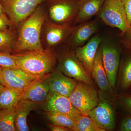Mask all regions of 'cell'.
<instances>
[{"instance_id": "6da1fadb", "label": "cell", "mask_w": 131, "mask_h": 131, "mask_svg": "<svg viewBox=\"0 0 131 131\" xmlns=\"http://www.w3.org/2000/svg\"><path fill=\"white\" fill-rule=\"evenodd\" d=\"M13 55L18 68L39 78L48 74L56 61L54 52L44 49L20 52Z\"/></svg>"}, {"instance_id": "7a4b0ae2", "label": "cell", "mask_w": 131, "mask_h": 131, "mask_svg": "<svg viewBox=\"0 0 131 131\" xmlns=\"http://www.w3.org/2000/svg\"><path fill=\"white\" fill-rule=\"evenodd\" d=\"M45 19L43 9L40 5L21 26L15 46V53L43 49L40 36Z\"/></svg>"}, {"instance_id": "3957f363", "label": "cell", "mask_w": 131, "mask_h": 131, "mask_svg": "<svg viewBox=\"0 0 131 131\" xmlns=\"http://www.w3.org/2000/svg\"><path fill=\"white\" fill-rule=\"evenodd\" d=\"M53 23L70 25L74 21L80 6V0H46Z\"/></svg>"}, {"instance_id": "277c9868", "label": "cell", "mask_w": 131, "mask_h": 131, "mask_svg": "<svg viewBox=\"0 0 131 131\" xmlns=\"http://www.w3.org/2000/svg\"><path fill=\"white\" fill-rule=\"evenodd\" d=\"M69 98L73 106L82 114L86 115L100 102L95 88L82 82H78Z\"/></svg>"}, {"instance_id": "5b68a950", "label": "cell", "mask_w": 131, "mask_h": 131, "mask_svg": "<svg viewBox=\"0 0 131 131\" xmlns=\"http://www.w3.org/2000/svg\"><path fill=\"white\" fill-rule=\"evenodd\" d=\"M100 13L106 25L125 33L128 25L124 0H105Z\"/></svg>"}, {"instance_id": "8992f818", "label": "cell", "mask_w": 131, "mask_h": 131, "mask_svg": "<svg viewBox=\"0 0 131 131\" xmlns=\"http://www.w3.org/2000/svg\"><path fill=\"white\" fill-rule=\"evenodd\" d=\"M45 0H0L3 12L13 25H17L31 15Z\"/></svg>"}, {"instance_id": "52a82bcc", "label": "cell", "mask_w": 131, "mask_h": 131, "mask_svg": "<svg viewBox=\"0 0 131 131\" xmlns=\"http://www.w3.org/2000/svg\"><path fill=\"white\" fill-rule=\"evenodd\" d=\"M43 77L32 75L19 68L0 66V80L3 85L18 91L25 92Z\"/></svg>"}, {"instance_id": "ba28073f", "label": "cell", "mask_w": 131, "mask_h": 131, "mask_svg": "<svg viewBox=\"0 0 131 131\" xmlns=\"http://www.w3.org/2000/svg\"><path fill=\"white\" fill-rule=\"evenodd\" d=\"M58 69V71L66 76L78 82H83L95 88L91 77L75 54L68 52L63 55L59 60Z\"/></svg>"}, {"instance_id": "9c48e42d", "label": "cell", "mask_w": 131, "mask_h": 131, "mask_svg": "<svg viewBox=\"0 0 131 131\" xmlns=\"http://www.w3.org/2000/svg\"><path fill=\"white\" fill-rule=\"evenodd\" d=\"M88 115L96 125L104 131L112 130L115 127V113L112 106L107 102L100 101Z\"/></svg>"}, {"instance_id": "30bf717a", "label": "cell", "mask_w": 131, "mask_h": 131, "mask_svg": "<svg viewBox=\"0 0 131 131\" xmlns=\"http://www.w3.org/2000/svg\"><path fill=\"white\" fill-rule=\"evenodd\" d=\"M101 49L103 67L110 86L113 89L119 68V53L116 48L111 46H104Z\"/></svg>"}, {"instance_id": "8fae6325", "label": "cell", "mask_w": 131, "mask_h": 131, "mask_svg": "<svg viewBox=\"0 0 131 131\" xmlns=\"http://www.w3.org/2000/svg\"><path fill=\"white\" fill-rule=\"evenodd\" d=\"M46 100L47 111L62 114L74 118L82 114L73 106L69 98L61 94L50 91Z\"/></svg>"}, {"instance_id": "7c38bea8", "label": "cell", "mask_w": 131, "mask_h": 131, "mask_svg": "<svg viewBox=\"0 0 131 131\" xmlns=\"http://www.w3.org/2000/svg\"><path fill=\"white\" fill-rule=\"evenodd\" d=\"M49 85L50 91L69 98L78 83V81L68 77L57 70L50 74Z\"/></svg>"}, {"instance_id": "4fadbf2b", "label": "cell", "mask_w": 131, "mask_h": 131, "mask_svg": "<svg viewBox=\"0 0 131 131\" xmlns=\"http://www.w3.org/2000/svg\"><path fill=\"white\" fill-rule=\"evenodd\" d=\"M101 41L99 36H95L85 45L77 48L75 52L76 56L83 64L85 69L91 77L95 57Z\"/></svg>"}, {"instance_id": "5bb4252c", "label": "cell", "mask_w": 131, "mask_h": 131, "mask_svg": "<svg viewBox=\"0 0 131 131\" xmlns=\"http://www.w3.org/2000/svg\"><path fill=\"white\" fill-rule=\"evenodd\" d=\"M49 75H46L31 86L24 92L21 99L27 100L36 103L46 100L50 91Z\"/></svg>"}, {"instance_id": "9a60e30c", "label": "cell", "mask_w": 131, "mask_h": 131, "mask_svg": "<svg viewBox=\"0 0 131 131\" xmlns=\"http://www.w3.org/2000/svg\"><path fill=\"white\" fill-rule=\"evenodd\" d=\"M91 77L102 91L110 93H113L112 88L109 83L103 67L101 49H98L95 57Z\"/></svg>"}, {"instance_id": "2e32d148", "label": "cell", "mask_w": 131, "mask_h": 131, "mask_svg": "<svg viewBox=\"0 0 131 131\" xmlns=\"http://www.w3.org/2000/svg\"><path fill=\"white\" fill-rule=\"evenodd\" d=\"M75 27L70 25H61L50 23L46 33L47 44L51 46L59 44L71 34Z\"/></svg>"}, {"instance_id": "e0dca14e", "label": "cell", "mask_w": 131, "mask_h": 131, "mask_svg": "<svg viewBox=\"0 0 131 131\" xmlns=\"http://www.w3.org/2000/svg\"><path fill=\"white\" fill-rule=\"evenodd\" d=\"M105 0H80V6L75 20L76 24L88 21L100 12Z\"/></svg>"}, {"instance_id": "ac0fdd59", "label": "cell", "mask_w": 131, "mask_h": 131, "mask_svg": "<svg viewBox=\"0 0 131 131\" xmlns=\"http://www.w3.org/2000/svg\"><path fill=\"white\" fill-rule=\"evenodd\" d=\"M36 103L27 100L20 99L15 107V125L16 131L29 130L27 118L29 113L34 109Z\"/></svg>"}, {"instance_id": "d6986e66", "label": "cell", "mask_w": 131, "mask_h": 131, "mask_svg": "<svg viewBox=\"0 0 131 131\" xmlns=\"http://www.w3.org/2000/svg\"><path fill=\"white\" fill-rule=\"evenodd\" d=\"M98 29L96 21H85L75 27L71 33V40L73 44L77 46H82L90 37L96 32Z\"/></svg>"}, {"instance_id": "ffe728a7", "label": "cell", "mask_w": 131, "mask_h": 131, "mask_svg": "<svg viewBox=\"0 0 131 131\" xmlns=\"http://www.w3.org/2000/svg\"><path fill=\"white\" fill-rule=\"evenodd\" d=\"M24 93L5 87L0 93V110L15 107Z\"/></svg>"}, {"instance_id": "44dd1931", "label": "cell", "mask_w": 131, "mask_h": 131, "mask_svg": "<svg viewBox=\"0 0 131 131\" xmlns=\"http://www.w3.org/2000/svg\"><path fill=\"white\" fill-rule=\"evenodd\" d=\"M15 107L0 110V131H16Z\"/></svg>"}, {"instance_id": "7402d4cb", "label": "cell", "mask_w": 131, "mask_h": 131, "mask_svg": "<svg viewBox=\"0 0 131 131\" xmlns=\"http://www.w3.org/2000/svg\"><path fill=\"white\" fill-rule=\"evenodd\" d=\"M16 40L14 33L11 29L0 31V52L8 54L14 52Z\"/></svg>"}, {"instance_id": "603a6c76", "label": "cell", "mask_w": 131, "mask_h": 131, "mask_svg": "<svg viewBox=\"0 0 131 131\" xmlns=\"http://www.w3.org/2000/svg\"><path fill=\"white\" fill-rule=\"evenodd\" d=\"M49 119L52 124L68 127L75 131V118L66 115L46 111V112Z\"/></svg>"}, {"instance_id": "cb8c5ba5", "label": "cell", "mask_w": 131, "mask_h": 131, "mask_svg": "<svg viewBox=\"0 0 131 131\" xmlns=\"http://www.w3.org/2000/svg\"><path fill=\"white\" fill-rule=\"evenodd\" d=\"M119 82L121 88L124 90L131 86V56L126 58L121 64Z\"/></svg>"}, {"instance_id": "d4e9b609", "label": "cell", "mask_w": 131, "mask_h": 131, "mask_svg": "<svg viewBox=\"0 0 131 131\" xmlns=\"http://www.w3.org/2000/svg\"><path fill=\"white\" fill-rule=\"evenodd\" d=\"M75 120V131H105L98 127L88 115H80Z\"/></svg>"}, {"instance_id": "484cf974", "label": "cell", "mask_w": 131, "mask_h": 131, "mask_svg": "<svg viewBox=\"0 0 131 131\" xmlns=\"http://www.w3.org/2000/svg\"><path fill=\"white\" fill-rule=\"evenodd\" d=\"M0 66L6 68H18L13 54L0 52Z\"/></svg>"}, {"instance_id": "4316f807", "label": "cell", "mask_w": 131, "mask_h": 131, "mask_svg": "<svg viewBox=\"0 0 131 131\" xmlns=\"http://www.w3.org/2000/svg\"><path fill=\"white\" fill-rule=\"evenodd\" d=\"M13 25L12 21L8 19L6 15L0 16V31L7 30L9 26Z\"/></svg>"}, {"instance_id": "83f0119b", "label": "cell", "mask_w": 131, "mask_h": 131, "mask_svg": "<svg viewBox=\"0 0 131 131\" xmlns=\"http://www.w3.org/2000/svg\"><path fill=\"white\" fill-rule=\"evenodd\" d=\"M128 26L131 25V0H124Z\"/></svg>"}, {"instance_id": "f1b7e54d", "label": "cell", "mask_w": 131, "mask_h": 131, "mask_svg": "<svg viewBox=\"0 0 131 131\" xmlns=\"http://www.w3.org/2000/svg\"><path fill=\"white\" fill-rule=\"evenodd\" d=\"M120 130L122 131H131V117H127L123 120Z\"/></svg>"}, {"instance_id": "f546056e", "label": "cell", "mask_w": 131, "mask_h": 131, "mask_svg": "<svg viewBox=\"0 0 131 131\" xmlns=\"http://www.w3.org/2000/svg\"><path fill=\"white\" fill-rule=\"evenodd\" d=\"M49 128L52 131H72L71 129L68 127L56 125L54 124H50L49 126Z\"/></svg>"}, {"instance_id": "4dcf8cb0", "label": "cell", "mask_w": 131, "mask_h": 131, "mask_svg": "<svg viewBox=\"0 0 131 131\" xmlns=\"http://www.w3.org/2000/svg\"><path fill=\"white\" fill-rule=\"evenodd\" d=\"M123 105L131 112V96L124 97L123 100Z\"/></svg>"}, {"instance_id": "1f68e13d", "label": "cell", "mask_w": 131, "mask_h": 131, "mask_svg": "<svg viewBox=\"0 0 131 131\" xmlns=\"http://www.w3.org/2000/svg\"><path fill=\"white\" fill-rule=\"evenodd\" d=\"M125 33H126L127 36V37L129 39L131 46V26H128Z\"/></svg>"}, {"instance_id": "d6a6232c", "label": "cell", "mask_w": 131, "mask_h": 131, "mask_svg": "<svg viewBox=\"0 0 131 131\" xmlns=\"http://www.w3.org/2000/svg\"><path fill=\"white\" fill-rule=\"evenodd\" d=\"M5 14L3 12L2 6L1 2H0V16L3 15Z\"/></svg>"}, {"instance_id": "836d02e7", "label": "cell", "mask_w": 131, "mask_h": 131, "mask_svg": "<svg viewBox=\"0 0 131 131\" xmlns=\"http://www.w3.org/2000/svg\"><path fill=\"white\" fill-rule=\"evenodd\" d=\"M5 88V86H4L2 84H0V93L1 92L3 89Z\"/></svg>"}, {"instance_id": "e575fe53", "label": "cell", "mask_w": 131, "mask_h": 131, "mask_svg": "<svg viewBox=\"0 0 131 131\" xmlns=\"http://www.w3.org/2000/svg\"><path fill=\"white\" fill-rule=\"evenodd\" d=\"M0 84H2V82L1 81V80H0Z\"/></svg>"}, {"instance_id": "d590c367", "label": "cell", "mask_w": 131, "mask_h": 131, "mask_svg": "<svg viewBox=\"0 0 131 131\" xmlns=\"http://www.w3.org/2000/svg\"></svg>"}]
</instances>
